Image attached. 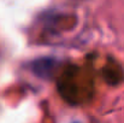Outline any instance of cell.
Segmentation results:
<instances>
[{"label":"cell","instance_id":"obj_1","mask_svg":"<svg viewBox=\"0 0 124 123\" xmlns=\"http://www.w3.org/2000/svg\"><path fill=\"white\" fill-rule=\"evenodd\" d=\"M92 83L85 79L78 66H69L59 77L58 88L62 97L71 104H80L88 99Z\"/></svg>","mask_w":124,"mask_h":123},{"label":"cell","instance_id":"obj_2","mask_svg":"<svg viewBox=\"0 0 124 123\" xmlns=\"http://www.w3.org/2000/svg\"><path fill=\"white\" fill-rule=\"evenodd\" d=\"M54 62L49 58H42L36 60L34 64H33V70L34 73L38 75V76H41V77H48L51 76V74L53 73V69H54Z\"/></svg>","mask_w":124,"mask_h":123}]
</instances>
